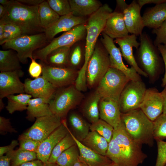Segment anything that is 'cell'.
I'll use <instances>...</instances> for the list:
<instances>
[{
    "label": "cell",
    "mask_w": 166,
    "mask_h": 166,
    "mask_svg": "<svg viewBox=\"0 0 166 166\" xmlns=\"http://www.w3.org/2000/svg\"><path fill=\"white\" fill-rule=\"evenodd\" d=\"M38 6H30L17 0H10L5 13L0 20L19 27L25 34L33 35L44 33L45 30L40 22Z\"/></svg>",
    "instance_id": "6da1fadb"
},
{
    "label": "cell",
    "mask_w": 166,
    "mask_h": 166,
    "mask_svg": "<svg viewBox=\"0 0 166 166\" xmlns=\"http://www.w3.org/2000/svg\"><path fill=\"white\" fill-rule=\"evenodd\" d=\"M113 12L108 5L105 4L91 15L85 23L86 36L85 60L82 68L78 71L76 80V83L79 85L86 83V71L88 63L96 46L97 38L104 30L108 18Z\"/></svg>",
    "instance_id": "7a4b0ae2"
},
{
    "label": "cell",
    "mask_w": 166,
    "mask_h": 166,
    "mask_svg": "<svg viewBox=\"0 0 166 166\" xmlns=\"http://www.w3.org/2000/svg\"><path fill=\"white\" fill-rule=\"evenodd\" d=\"M121 117L126 131L134 141L141 145L153 146L155 140L153 122L140 108L121 113Z\"/></svg>",
    "instance_id": "3957f363"
},
{
    "label": "cell",
    "mask_w": 166,
    "mask_h": 166,
    "mask_svg": "<svg viewBox=\"0 0 166 166\" xmlns=\"http://www.w3.org/2000/svg\"><path fill=\"white\" fill-rule=\"evenodd\" d=\"M140 45L136 51V61L139 67L148 75L151 81H154L159 74L162 61L157 47L153 44L145 32L139 36Z\"/></svg>",
    "instance_id": "277c9868"
},
{
    "label": "cell",
    "mask_w": 166,
    "mask_h": 166,
    "mask_svg": "<svg viewBox=\"0 0 166 166\" xmlns=\"http://www.w3.org/2000/svg\"><path fill=\"white\" fill-rule=\"evenodd\" d=\"M84 96L74 84L57 89L49 104L53 114L63 118L79 105Z\"/></svg>",
    "instance_id": "5b68a950"
},
{
    "label": "cell",
    "mask_w": 166,
    "mask_h": 166,
    "mask_svg": "<svg viewBox=\"0 0 166 166\" xmlns=\"http://www.w3.org/2000/svg\"><path fill=\"white\" fill-rule=\"evenodd\" d=\"M119 146L126 166H138L147 157L142 150V145L134 141L129 135L122 121L114 128L112 138Z\"/></svg>",
    "instance_id": "8992f818"
},
{
    "label": "cell",
    "mask_w": 166,
    "mask_h": 166,
    "mask_svg": "<svg viewBox=\"0 0 166 166\" xmlns=\"http://www.w3.org/2000/svg\"><path fill=\"white\" fill-rule=\"evenodd\" d=\"M45 33L33 35L24 34L8 41L2 45L5 49H11L16 52L21 63L26 64L28 58L31 60L33 54L48 44Z\"/></svg>",
    "instance_id": "52a82bcc"
},
{
    "label": "cell",
    "mask_w": 166,
    "mask_h": 166,
    "mask_svg": "<svg viewBox=\"0 0 166 166\" xmlns=\"http://www.w3.org/2000/svg\"><path fill=\"white\" fill-rule=\"evenodd\" d=\"M130 81L123 72L110 67L96 90L101 98L118 101L122 91Z\"/></svg>",
    "instance_id": "ba28073f"
},
{
    "label": "cell",
    "mask_w": 166,
    "mask_h": 166,
    "mask_svg": "<svg viewBox=\"0 0 166 166\" xmlns=\"http://www.w3.org/2000/svg\"><path fill=\"white\" fill-rule=\"evenodd\" d=\"M110 67L109 53L104 46H96L86 71L87 87H97Z\"/></svg>",
    "instance_id": "9c48e42d"
},
{
    "label": "cell",
    "mask_w": 166,
    "mask_h": 166,
    "mask_svg": "<svg viewBox=\"0 0 166 166\" xmlns=\"http://www.w3.org/2000/svg\"><path fill=\"white\" fill-rule=\"evenodd\" d=\"M85 33V24L77 25L53 39L44 47L36 51L33 54V57L45 62L47 56L52 51L60 47L71 46L76 42L82 39Z\"/></svg>",
    "instance_id": "30bf717a"
},
{
    "label": "cell",
    "mask_w": 166,
    "mask_h": 166,
    "mask_svg": "<svg viewBox=\"0 0 166 166\" xmlns=\"http://www.w3.org/2000/svg\"><path fill=\"white\" fill-rule=\"evenodd\" d=\"M147 89L142 80L130 81L122 91L118 104L121 113H125L139 108Z\"/></svg>",
    "instance_id": "8fae6325"
},
{
    "label": "cell",
    "mask_w": 166,
    "mask_h": 166,
    "mask_svg": "<svg viewBox=\"0 0 166 166\" xmlns=\"http://www.w3.org/2000/svg\"><path fill=\"white\" fill-rule=\"evenodd\" d=\"M62 123V119L54 114L37 118L28 130L20 136L19 140L30 139L41 142Z\"/></svg>",
    "instance_id": "7c38bea8"
},
{
    "label": "cell",
    "mask_w": 166,
    "mask_h": 166,
    "mask_svg": "<svg viewBox=\"0 0 166 166\" xmlns=\"http://www.w3.org/2000/svg\"><path fill=\"white\" fill-rule=\"evenodd\" d=\"M42 76L56 88L74 84L78 71L69 66H57L49 65L41 61Z\"/></svg>",
    "instance_id": "4fadbf2b"
},
{
    "label": "cell",
    "mask_w": 166,
    "mask_h": 166,
    "mask_svg": "<svg viewBox=\"0 0 166 166\" xmlns=\"http://www.w3.org/2000/svg\"><path fill=\"white\" fill-rule=\"evenodd\" d=\"M116 2V10L122 13L129 33L136 36L140 35L144 26L140 14L141 8L137 1L133 0L129 4L124 0H117Z\"/></svg>",
    "instance_id": "5bb4252c"
},
{
    "label": "cell",
    "mask_w": 166,
    "mask_h": 166,
    "mask_svg": "<svg viewBox=\"0 0 166 166\" xmlns=\"http://www.w3.org/2000/svg\"><path fill=\"white\" fill-rule=\"evenodd\" d=\"M102 36L101 41L109 53L110 67L123 72L130 81L142 80L140 75L133 67L128 68L124 64L120 49L116 46L113 39L103 33Z\"/></svg>",
    "instance_id": "9a60e30c"
},
{
    "label": "cell",
    "mask_w": 166,
    "mask_h": 166,
    "mask_svg": "<svg viewBox=\"0 0 166 166\" xmlns=\"http://www.w3.org/2000/svg\"><path fill=\"white\" fill-rule=\"evenodd\" d=\"M69 133L66 121L62 120L61 124L41 143L36 152L37 159L47 163L54 148Z\"/></svg>",
    "instance_id": "2e32d148"
},
{
    "label": "cell",
    "mask_w": 166,
    "mask_h": 166,
    "mask_svg": "<svg viewBox=\"0 0 166 166\" xmlns=\"http://www.w3.org/2000/svg\"><path fill=\"white\" fill-rule=\"evenodd\" d=\"M21 69L1 72L0 73V98L15 93H25L24 83L20 79L24 76Z\"/></svg>",
    "instance_id": "e0dca14e"
},
{
    "label": "cell",
    "mask_w": 166,
    "mask_h": 166,
    "mask_svg": "<svg viewBox=\"0 0 166 166\" xmlns=\"http://www.w3.org/2000/svg\"><path fill=\"white\" fill-rule=\"evenodd\" d=\"M163 102L161 92L155 88L147 89L139 106L146 116L153 122L163 113Z\"/></svg>",
    "instance_id": "ac0fdd59"
},
{
    "label": "cell",
    "mask_w": 166,
    "mask_h": 166,
    "mask_svg": "<svg viewBox=\"0 0 166 166\" xmlns=\"http://www.w3.org/2000/svg\"><path fill=\"white\" fill-rule=\"evenodd\" d=\"M24 84L26 93L34 98H44L49 102L57 89L42 76L33 80L27 78Z\"/></svg>",
    "instance_id": "d6986e66"
},
{
    "label": "cell",
    "mask_w": 166,
    "mask_h": 166,
    "mask_svg": "<svg viewBox=\"0 0 166 166\" xmlns=\"http://www.w3.org/2000/svg\"><path fill=\"white\" fill-rule=\"evenodd\" d=\"M86 21L83 17L76 16L72 14L60 16L45 30L44 33L46 39L50 42L59 33L69 31L77 25L85 24Z\"/></svg>",
    "instance_id": "ffe728a7"
},
{
    "label": "cell",
    "mask_w": 166,
    "mask_h": 166,
    "mask_svg": "<svg viewBox=\"0 0 166 166\" xmlns=\"http://www.w3.org/2000/svg\"><path fill=\"white\" fill-rule=\"evenodd\" d=\"M114 42L119 46L122 56L131 67H133L140 75L148 77L147 74L138 65L133 55V48L135 47L137 49L140 44V42L137 41V36L131 34L115 39Z\"/></svg>",
    "instance_id": "44dd1931"
},
{
    "label": "cell",
    "mask_w": 166,
    "mask_h": 166,
    "mask_svg": "<svg viewBox=\"0 0 166 166\" xmlns=\"http://www.w3.org/2000/svg\"><path fill=\"white\" fill-rule=\"evenodd\" d=\"M99 117L114 128L117 127L122 121L118 101L101 98L99 105Z\"/></svg>",
    "instance_id": "7402d4cb"
},
{
    "label": "cell",
    "mask_w": 166,
    "mask_h": 166,
    "mask_svg": "<svg viewBox=\"0 0 166 166\" xmlns=\"http://www.w3.org/2000/svg\"><path fill=\"white\" fill-rule=\"evenodd\" d=\"M102 33L113 39L121 38L129 35L121 12L115 10L110 14Z\"/></svg>",
    "instance_id": "603a6c76"
},
{
    "label": "cell",
    "mask_w": 166,
    "mask_h": 166,
    "mask_svg": "<svg viewBox=\"0 0 166 166\" xmlns=\"http://www.w3.org/2000/svg\"><path fill=\"white\" fill-rule=\"evenodd\" d=\"M70 132L78 147L80 157L88 166H109L112 163L106 156L100 154L84 145Z\"/></svg>",
    "instance_id": "cb8c5ba5"
},
{
    "label": "cell",
    "mask_w": 166,
    "mask_h": 166,
    "mask_svg": "<svg viewBox=\"0 0 166 166\" xmlns=\"http://www.w3.org/2000/svg\"><path fill=\"white\" fill-rule=\"evenodd\" d=\"M142 18L144 27L158 28L166 20V1L147 9Z\"/></svg>",
    "instance_id": "d4e9b609"
},
{
    "label": "cell",
    "mask_w": 166,
    "mask_h": 166,
    "mask_svg": "<svg viewBox=\"0 0 166 166\" xmlns=\"http://www.w3.org/2000/svg\"><path fill=\"white\" fill-rule=\"evenodd\" d=\"M101 97L95 90L83 101L81 110L83 116L91 124L99 119V105Z\"/></svg>",
    "instance_id": "484cf974"
},
{
    "label": "cell",
    "mask_w": 166,
    "mask_h": 166,
    "mask_svg": "<svg viewBox=\"0 0 166 166\" xmlns=\"http://www.w3.org/2000/svg\"><path fill=\"white\" fill-rule=\"evenodd\" d=\"M72 14L83 17L91 15L96 12L103 5L97 0H69Z\"/></svg>",
    "instance_id": "4316f807"
},
{
    "label": "cell",
    "mask_w": 166,
    "mask_h": 166,
    "mask_svg": "<svg viewBox=\"0 0 166 166\" xmlns=\"http://www.w3.org/2000/svg\"><path fill=\"white\" fill-rule=\"evenodd\" d=\"M69 121L72 130L71 132L78 140L81 142L90 132V124L75 112H72L69 114Z\"/></svg>",
    "instance_id": "83f0119b"
},
{
    "label": "cell",
    "mask_w": 166,
    "mask_h": 166,
    "mask_svg": "<svg viewBox=\"0 0 166 166\" xmlns=\"http://www.w3.org/2000/svg\"><path fill=\"white\" fill-rule=\"evenodd\" d=\"M49 102L44 98H35L31 99L27 108V118L31 120L42 117L51 115Z\"/></svg>",
    "instance_id": "f1b7e54d"
},
{
    "label": "cell",
    "mask_w": 166,
    "mask_h": 166,
    "mask_svg": "<svg viewBox=\"0 0 166 166\" xmlns=\"http://www.w3.org/2000/svg\"><path fill=\"white\" fill-rule=\"evenodd\" d=\"M81 142L95 152L106 156L109 143L105 138L97 132L90 131Z\"/></svg>",
    "instance_id": "f546056e"
},
{
    "label": "cell",
    "mask_w": 166,
    "mask_h": 166,
    "mask_svg": "<svg viewBox=\"0 0 166 166\" xmlns=\"http://www.w3.org/2000/svg\"><path fill=\"white\" fill-rule=\"evenodd\" d=\"M20 62L17 53H15L14 50L9 49L0 50L1 72L21 69Z\"/></svg>",
    "instance_id": "4dcf8cb0"
},
{
    "label": "cell",
    "mask_w": 166,
    "mask_h": 166,
    "mask_svg": "<svg viewBox=\"0 0 166 166\" xmlns=\"http://www.w3.org/2000/svg\"><path fill=\"white\" fill-rule=\"evenodd\" d=\"M71 46L60 47L51 52L47 56L45 63L54 66H69V59Z\"/></svg>",
    "instance_id": "1f68e13d"
},
{
    "label": "cell",
    "mask_w": 166,
    "mask_h": 166,
    "mask_svg": "<svg viewBox=\"0 0 166 166\" xmlns=\"http://www.w3.org/2000/svg\"><path fill=\"white\" fill-rule=\"evenodd\" d=\"M32 96L26 93H20L7 96L6 109L9 113L12 114L16 111H22L27 109L28 102Z\"/></svg>",
    "instance_id": "d6a6232c"
},
{
    "label": "cell",
    "mask_w": 166,
    "mask_h": 166,
    "mask_svg": "<svg viewBox=\"0 0 166 166\" xmlns=\"http://www.w3.org/2000/svg\"><path fill=\"white\" fill-rule=\"evenodd\" d=\"M39 20L42 26L45 30L58 20L60 16L44 0L38 5Z\"/></svg>",
    "instance_id": "836d02e7"
},
{
    "label": "cell",
    "mask_w": 166,
    "mask_h": 166,
    "mask_svg": "<svg viewBox=\"0 0 166 166\" xmlns=\"http://www.w3.org/2000/svg\"><path fill=\"white\" fill-rule=\"evenodd\" d=\"M10 158L11 166H18L24 163L37 159L34 152L22 150L20 148L9 152Z\"/></svg>",
    "instance_id": "e575fe53"
},
{
    "label": "cell",
    "mask_w": 166,
    "mask_h": 166,
    "mask_svg": "<svg viewBox=\"0 0 166 166\" xmlns=\"http://www.w3.org/2000/svg\"><path fill=\"white\" fill-rule=\"evenodd\" d=\"M69 133L54 148L47 163H56L57 159L62 152L76 144L69 128Z\"/></svg>",
    "instance_id": "d590c367"
},
{
    "label": "cell",
    "mask_w": 166,
    "mask_h": 166,
    "mask_svg": "<svg viewBox=\"0 0 166 166\" xmlns=\"http://www.w3.org/2000/svg\"><path fill=\"white\" fill-rule=\"evenodd\" d=\"M79 156V150L76 144L62 152L56 163L59 166H73Z\"/></svg>",
    "instance_id": "8d00e7d4"
},
{
    "label": "cell",
    "mask_w": 166,
    "mask_h": 166,
    "mask_svg": "<svg viewBox=\"0 0 166 166\" xmlns=\"http://www.w3.org/2000/svg\"><path fill=\"white\" fill-rule=\"evenodd\" d=\"M106 156L118 166H126L125 160L120 148L113 138L109 143Z\"/></svg>",
    "instance_id": "74e56055"
},
{
    "label": "cell",
    "mask_w": 166,
    "mask_h": 166,
    "mask_svg": "<svg viewBox=\"0 0 166 166\" xmlns=\"http://www.w3.org/2000/svg\"><path fill=\"white\" fill-rule=\"evenodd\" d=\"M90 131H95L105 138L109 143L113 138V128L105 121L99 119L90 124Z\"/></svg>",
    "instance_id": "f35d334b"
},
{
    "label": "cell",
    "mask_w": 166,
    "mask_h": 166,
    "mask_svg": "<svg viewBox=\"0 0 166 166\" xmlns=\"http://www.w3.org/2000/svg\"><path fill=\"white\" fill-rule=\"evenodd\" d=\"M4 23V36L2 40L0 42L1 45H2L8 41L25 34L21 29L17 25L10 22Z\"/></svg>",
    "instance_id": "ab89813d"
},
{
    "label": "cell",
    "mask_w": 166,
    "mask_h": 166,
    "mask_svg": "<svg viewBox=\"0 0 166 166\" xmlns=\"http://www.w3.org/2000/svg\"><path fill=\"white\" fill-rule=\"evenodd\" d=\"M47 1L50 7L60 16L72 14L69 0H48Z\"/></svg>",
    "instance_id": "60d3db41"
},
{
    "label": "cell",
    "mask_w": 166,
    "mask_h": 166,
    "mask_svg": "<svg viewBox=\"0 0 166 166\" xmlns=\"http://www.w3.org/2000/svg\"><path fill=\"white\" fill-rule=\"evenodd\" d=\"M153 123L154 139H166V115L162 114Z\"/></svg>",
    "instance_id": "b9f144b4"
},
{
    "label": "cell",
    "mask_w": 166,
    "mask_h": 166,
    "mask_svg": "<svg viewBox=\"0 0 166 166\" xmlns=\"http://www.w3.org/2000/svg\"><path fill=\"white\" fill-rule=\"evenodd\" d=\"M157 157L155 166H164L166 164V142L156 139Z\"/></svg>",
    "instance_id": "7bdbcfd3"
},
{
    "label": "cell",
    "mask_w": 166,
    "mask_h": 166,
    "mask_svg": "<svg viewBox=\"0 0 166 166\" xmlns=\"http://www.w3.org/2000/svg\"><path fill=\"white\" fill-rule=\"evenodd\" d=\"M152 33L156 35L153 42L155 46L157 47L162 44L166 45V20L158 28L153 29Z\"/></svg>",
    "instance_id": "ee69618b"
},
{
    "label": "cell",
    "mask_w": 166,
    "mask_h": 166,
    "mask_svg": "<svg viewBox=\"0 0 166 166\" xmlns=\"http://www.w3.org/2000/svg\"><path fill=\"white\" fill-rule=\"evenodd\" d=\"M81 58V48L80 46L77 45L70 51L69 57L68 66L74 68V67L80 64Z\"/></svg>",
    "instance_id": "f6af8a7d"
},
{
    "label": "cell",
    "mask_w": 166,
    "mask_h": 166,
    "mask_svg": "<svg viewBox=\"0 0 166 166\" xmlns=\"http://www.w3.org/2000/svg\"><path fill=\"white\" fill-rule=\"evenodd\" d=\"M19 140V148L36 152L41 143L40 142L30 139H23Z\"/></svg>",
    "instance_id": "bcb514c9"
},
{
    "label": "cell",
    "mask_w": 166,
    "mask_h": 166,
    "mask_svg": "<svg viewBox=\"0 0 166 166\" xmlns=\"http://www.w3.org/2000/svg\"><path fill=\"white\" fill-rule=\"evenodd\" d=\"M28 72L30 76L32 77L36 78L42 74V67L41 63H38L36 59L33 58L31 59L30 65Z\"/></svg>",
    "instance_id": "7dc6e473"
},
{
    "label": "cell",
    "mask_w": 166,
    "mask_h": 166,
    "mask_svg": "<svg viewBox=\"0 0 166 166\" xmlns=\"http://www.w3.org/2000/svg\"><path fill=\"white\" fill-rule=\"evenodd\" d=\"M0 130L1 133L16 132L11 126L9 119L2 116L0 117Z\"/></svg>",
    "instance_id": "c3c4849f"
},
{
    "label": "cell",
    "mask_w": 166,
    "mask_h": 166,
    "mask_svg": "<svg viewBox=\"0 0 166 166\" xmlns=\"http://www.w3.org/2000/svg\"><path fill=\"white\" fill-rule=\"evenodd\" d=\"M157 48L162 56L165 68V72L164 77L162 79L161 86L163 87L166 86V45L160 44L157 46Z\"/></svg>",
    "instance_id": "681fc988"
},
{
    "label": "cell",
    "mask_w": 166,
    "mask_h": 166,
    "mask_svg": "<svg viewBox=\"0 0 166 166\" xmlns=\"http://www.w3.org/2000/svg\"><path fill=\"white\" fill-rule=\"evenodd\" d=\"M18 144L17 140H13L10 144L7 146L0 147V156H3L5 153L14 150L15 147Z\"/></svg>",
    "instance_id": "f907efd6"
},
{
    "label": "cell",
    "mask_w": 166,
    "mask_h": 166,
    "mask_svg": "<svg viewBox=\"0 0 166 166\" xmlns=\"http://www.w3.org/2000/svg\"><path fill=\"white\" fill-rule=\"evenodd\" d=\"M140 7L141 8L144 5L153 3L157 5L166 1V0H138L137 1Z\"/></svg>",
    "instance_id": "816d5d0a"
},
{
    "label": "cell",
    "mask_w": 166,
    "mask_h": 166,
    "mask_svg": "<svg viewBox=\"0 0 166 166\" xmlns=\"http://www.w3.org/2000/svg\"><path fill=\"white\" fill-rule=\"evenodd\" d=\"M46 164L37 159L24 163L18 166H46Z\"/></svg>",
    "instance_id": "f5cc1de1"
},
{
    "label": "cell",
    "mask_w": 166,
    "mask_h": 166,
    "mask_svg": "<svg viewBox=\"0 0 166 166\" xmlns=\"http://www.w3.org/2000/svg\"><path fill=\"white\" fill-rule=\"evenodd\" d=\"M0 166H11L10 158L8 153L0 156Z\"/></svg>",
    "instance_id": "db71d44e"
},
{
    "label": "cell",
    "mask_w": 166,
    "mask_h": 166,
    "mask_svg": "<svg viewBox=\"0 0 166 166\" xmlns=\"http://www.w3.org/2000/svg\"><path fill=\"white\" fill-rule=\"evenodd\" d=\"M23 4L30 6H38L44 0H17Z\"/></svg>",
    "instance_id": "11a10c76"
},
{
    "label": "cell",
    "mask_w": 166,
    "mask_h": 166,
    "mask_svg": "<svg viewBox=\"0 0 166 166\" xmlns=\"http://www.w3.org/2000/svg\"><path fill=\"white\" fill-rule=\"evenodd\" d=\"M163 99V107L162 114L166 115V86L161 92Z\"/></svg>",
    "instance_id": "9f6ffc18"
},
{
    "label": "cell",
    "mask_w": 166,
    "mask_h": 166,
    "mask_svg": "<svg viewBox=\"0 0 166 166\" xmlns=\"http://www.w3.org/2000/svg\"><path fill=\"white\" fill-rule=\"evenodd\" d=\"M5 23L0 20V42L2 40L4 31Z\"/></svg>",
    "instance_id": "6f0895ef"
},
{
    "label": "cell",
    "mask_w": 166,
    "mask_h": 166,
    "mask_svg": "<svg viewBox=\"0 0 166 166\" xmlns=\"http://www.w3.org/2000/svg\"><path fill=\"white\" fill-rule=\"evenodd\" d=\"M73 166H88L86 163L80 157Z\"/></svg>",
    "instance_id": "680465c9"
},
{
    "label": "cell",
    "mask_w": 166,
    "mask_h": 166,
    "mask_svg": "<svg viewBox=\"0 0 166 166\" xmlns=\"http://www.w3.org/2000/svg\"><path fill=\"white\" fill-rule=\"evenodd\" d=\"M6 10V7L0 4V18H2L4 15Z\"/></svg>",
    "instance_id": "91938a15"
},
{
    "label": "cell",
    "mask_w": 166,
    "mask_h": 166,
    "mask_svg": "<svg viewBox=\"0 0 166 166\" xmlns=\"http://www.w3.org/2000/svg\"><path fill=\"white\" fill-rule=\"evenodd\" d=\"M10 1L8 0H0V3L4 6L6 7L9 4Z\"/></svg>",
    "instance_id": "94428289"
},
{
    "label": "cell",
    "mask_w": 166,
    "mask_h": 166,
    "mask_svg": "<svg viewBox=\"0 0 166 166\" xmlns=\"http://www.w3.org/2000/svg\"><path fill=\"white\" fill-rule=\"evenodd\" d=\"M4 105L2 99L0 98V109L1 111L4 108Z\"/></svg>",
    "instance_id": "6125c7cd"
},
{
    "label": "cell",
    "mask_w": 166,
    "mask_h": 166,
    "mask_svg": "<svg viewBox=\"0 0 166 166\" xmlns=\"http://www.w3.org/2000/svg\"><path fill=\"white\" fill-rule=\"evenodd\" d=\"M46 166H59L56 163H47Z\"/></svg>",
    "instance_id": "be15d7a7"
},
{
    "label": "cell",
    "mask_w": 166,
    "mask_h": 166,
    "mask_svg": "<svg viewBox=\"0 0 166 166\" xmlns=\"http://www.w3.org/2000/svg\"><path fill=\"white\" fill-rule=\"evenodd\" d=\"M109 166H118L116 164L112 162V163Z\"/></svg>",
    "instance_id": "e7e4bbea"
},
{
    "label": "cell",
    "mask_w": 166,
    "mask_h": 166,
    "mask_svg": "<svg viewBox=\"0 0 166 166\" xmlns=\"http://www.w3.org/2000/svg\"><path fill=\"white\" fill-rule=\"evenodd\" d=\"M164 166H166V164Z\"/></svg>",
    "instance_id": "03108f58"
}]
</instances>
